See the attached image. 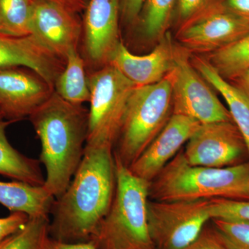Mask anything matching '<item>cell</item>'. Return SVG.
Wrapping results in <instances>:
<instances>
[{"label": "cell", "instance_id": "1", "mask_svg": "<svg viewBox=\"0 0 249 249\" xmlns=\"http://www.w3.org/2000/svg\"><path fill=\"white\" fill-rule=\"evenodd\" d=\"M115 188L113 147L85 145L68 188L54 201L49 237L71 243L90 242L110 209Z\"/></svg>", "mask_w": 249, "mask_h": 249}, {"label": "cell", "instance_id": "2", "mask_svg": "<svg viewBox=\"0 0 249 249\" xmlns=\"http://www.w3.org/2000/svg\"><path fill=\"white\" fill-rule=\"evenodd\" d=\"M29 118L41 142L44 188L57 199L68 188L84 156L88 111L67 102L53 91Z\"/></svg>", "mask_w": 249, "mask_h": 249}, {"label": "cell", "instance_id": "3", "mask_svg": "<svg viewBox=\"0 0 249 249\" xmlns=\"http://www.w3.org/2000/svg\"><path fill=\"white\" fill-rule=\"evenodd\" d=\"M150 196L163 201L249 199V163L225 168L196 166L180 151L150 182Z\"/></svg>", "mask_w": 249, "mask_h": 249}, {"label": "cell", "instance_id": "4", "mask_svg": "<svg viewBox=\"0 0 249 249\" xmlns=\"http://www.w3.org/2000/svg\"><path fill=\"white\" fill-rule=\"evenodd\" d=\"M115 160L116 188L107 214L90 242L98 249H156L149 232L150 182Z\"/></svg>", "mask_w": 249, "mask_h": 249}, {"label": "cell", "instance_id": "5", "mask_svg": "<svg viewBox=\"0 0 249 249\" xmlns=\"http://www.w3.org/2000/svg\"><path fill=\"white\" fill-rule=\"evenodd\" d=\"M172 115L171 72L155 84L136 87L114 143V158L129 168L164 128Z\"/></svg>", "mask_w": 249, "mask_h": 249}, {"label": "cell", "instance_id": "6", "mask_svg": "<svg viewBox=\"0 0 249 249\" xmlns=\"http://www.w3.org/2000/svg\"><path fill=\"white\" fill-rule=\"evenodd\" d=\"M90 108L86 145L114 147L136 85L107 64L89 78Z\"/></svg>", "mask_w": 249, "mask_h": 249}, {"label": "cell", "instance_id": "7", "mask_svg": "<svg viewBox=\"0 0 249 249\" xmlns=\"http://www.w3.org/2000/svg\"><path fill=\"white\" fill-rule=\"evenodd\" d=\"M210 202L149 200L147 222L156 249H181L191 243L211 219Z\"/></svg>", "mask_w": 249, "mask_h": 249}, {"label": "cell", "instance_id": "8", "mask_svg": "<svg viewBox=\"0 0 249 249\" xmlns=\"http://www.w3.org/2000/svg\"><path fill=\"white\" fill-rule=\"evenodd\" d=\"M173 78V114L200 124L232 121L229 109L192 64L191 53L178 43Z\"/></svg>", "mask_w": 249, "mask_h": 249}, {"label": "cell", "instance_id": "9", "mask_svg": "<svg viewBox=\"0 0 249 249\" xmlns=\"http://www.w3.org/2000/svg\"><path fill=\"white\" fill-rule=\"evenodd\" d=\"M249 35V20L226 11L215 2L178 27V44L190 53H213Z\"/></svg>", "mask_w": 249, "mask_h": 249}, {"label": "cell", "instance_id": "10", "mask_svg": "<svg viewBox=\"0 0 249 249\" xmlns=\"http://www.w3.org/2000/svg\"><path fill=\"white\" fill-rule=\"evenodd\" d=\"M247 150L233 121L201 124L183 152L189 164L208 168L231 166Z\"/></svg>", "mask_w": 249, "mask_h": 249}, {"label": "cell", "instance_id": "11", "mask_svg": "<svg viewBox=\"0 0 249 249\" xmlns=\"http://www.w3.org/2000/svg\"><path fill=\"white\" fill-rule=\"evenodd\" d=\"M80 24L66 7L55 0H34L30 35L49 52L65 60L67 53L77 48Z\"/></svg>", "mask_w": 249, "mask_h": 249}, {"label": "cell", "instance_id": "12", "mask_svg": "<svg viewBox=\"0 0 249 249\" xmlns=\"http://www.w3.org/2000/svg\"><path fill=\"white\" fill-rule=\"evenodd\" d=\"M53 92L45 80L30 70H0V110L7 120L14 123L29 117Z\"/></svg>", "mask_w": 249, "mask_h": 249}, {"label": "cell", "instance_id": "13", "mask_svg": "<svg viewBox=\"0 0 249 249\" xmlns=\"http://www.w3.org/2000/svg\"><path fill=\"white\" fill-rule=\"evenodd\" d=\"M178 43L174 42L169 32L162 37L155 49L146 55L131 53L124 42L111 54L108 64L137 87L155 84L163 80L175 67Z\"/></svg>", "mask_w": 249, "mask_h": 249}, {"label": "cell", "instance_id": "14", "mask_svg": "<svg viewBox=\"0 0 249 249\" xmlns=\"http://www.w3.org/2000/svg\"><path fill=\"white\" fill-rule=\"evenodd\" d=\"M200 124L191 118L173 114L164 128L129 167V170L136 176L151 182Z\"/></svg>", "mask_w": 249, "mask_h": 249}, {"label": "cell", "instance_id": "15", "mask_svg": "<svg viewBox=\"0 0 249 249\" xmlns=\"http://www.w3.org/2000/svg\"><path fill=\"white\" fill-rule=\"evenodd\" d=\"M120 0H90L85 19V46L90 60L107 65L121 40L119 20Z\"/></svg>", "mask_w": 249, "mask_h": 249}, {"label": "cell", "instance_id": "16", "mask_svg": "<svg viewBox=\"0 0 249 249\" xmlns=\"http://www.w3.org/2000/svg\"><path fill=\"white\" fill-rule=\"evenodd\" d=\"M61 60L32 36L13 37L0 34V70L25 67L53 89L55 80L64 69Z\"/></svg>", "mask_w": 249, "mask_h": 249}, {"label": "cell", "instance_id": "17", "mask_svg": "<svg viewBox=\"0 0 249 249\" xmlns=\"http://www.w3.org/2000/svg\"><path fill=\"white\" fill-rule=\"evenodd\" d=\"M193 66L214 89L224 98L229 106L232 121L237 126L247 145L249 155V101L241 91L222 78L207 59L200 55L191 54Z\"/></svg>", "mask_w": 249, "mask_h": 249}, {"label": "cell", "instance_id": "18", "mask_svg": "<svg viewBox=\"0 0 249 249\" xmlns=\"http://www.w3.org/2000/svg\"><path fill=\"white\" fill-rule=\"evenodd\" d=\"M55 199L43 186L0 181V204L11 213H23L29 218L50 217Z\"/></svg>", "mask_w": 249, "mask_h": 249}, {"label": "cell", "instance_id": "19", "mask_svg": "<svg viewBox=\"0 0 249 249\" xmlns=\"http://www.w3.org/2000/svg\"><path fill=\"white\" fill-rule=\"evenodd\" d=\"M13 123L0 110V175L33 186H43L45 178L40 160L23 155L8 140L6 128Z\"/></svg>", "mask_w": 249, "mask_h": 249}, {"label": "cell", "instance_id": "20", "mask_svg": "<svg viewBox=\"0 0 249 249\" xmlns=\"http://www.w3.org/2000/svg\"><path fill=\"white\" fill-rule=\"evenodd\" d=\"M53 91L67 102L76 106L89 101V78L85 73L84 60L77 48L65 57V65L54 83Z\"/></svg>", "mask_w": 249, "mask_h": 249}, {"label": "cell", "instance_id": "21", "mask_svg": "<svg viewBox=\"0 0 249 249\" xmlns=\"http://www.w3.org/2000/svg\"><path fill=\"white\" fill-rule=\"evenodd\" d=\"M178 0H145L140 16V29L147 40L160 41L168 33Z\"/></svg>", "mask_w": 249, "mask_h": 249}, {"label": "cell", "instance_id": "22", "mask_svg": "<svg viewBox=\"0 0 249 249\" xmlns=\"http://www.w3.org/2000/svg\"><path fill=\"white\" fill-rule=\"evenodd\" d=\"M206 58L222 78L228 81L233 79L249 68V35Z\"/></svg>", "mask_w": 249, "mask_h": 249}, {"label": "cell", "instance_id": "23", "mask_svg": "<svg viewBox=\"0 0 249 249\" xmlns=\"http://www.w3.org/2000/svg\"><path fill=\"white\" fill-rule=\"evenodd\" d=\"M34 0H0V34L13 37L30 35Z\"/></svg>", "mask_w": 249, "mask_h": 249}, {"label": "cell", "instance_id": "24", "mask_svg": "<svg viewBox=\"0 0 249 249\" xmlns=\"http://www.w3.org/2000/svg\"><path fill=\"white\" fill-rule=\"evenodd\" d=\"M50 217L29 218L20 229L0 245V249H45Z\"/></svg>", "mask_w": 249, "mask_h": 249}, {"label": "cell", "instance_id": "25", "mask_svg": "<svg viewBox=\"0 0 249 249\" xmlns=\"http://www.w3.org/2000/svg\"><path fill=\"white\" fill-rule=\"evenodd\" d=\"M214 232L228 249H249V222L212 219Z\"/></svg>", "mask_w": 249, "mask_h": 249}, {"label": "cell", "instance_id": "26", "mask_svg": "<svg viewBox=\"0 0 249 249\" xmlns=\"http://www.w3.org/2000/svg\"><path fill=\"white\" fill-rule=\"evenodd\" d=\"M212 219H235L249 222V199L214 198L210 202Z\"/></svg>", "mask_w": 249, "mask_h": 249}, {"label": "cell", "instance_id": "27", "mask_svg": "<svg viewBox=\"0 0 249 249\" xmlns=\"http://www.w3.org/2000/svg\"><path fill=\"white\" fill-rule=\"evenodd\" d=\"M216 0H178L175 17L178 28L194 19Z\"/></svg>", "mask_w": 249, "mask_h": 249}, {"label": "cell", "instance_id": "28", "mask_svg": "<svg viewBox=\"0 0 249 249\" xmlns=\"http://www.w3.org/2000/svg\"><path fill=\"white\" fill-rule=\"evenodd\" d=\"M29 219L27 214L20 212L11 213L6 217H0V245L20 229Z\"/></svg>", "mask_w": 249, "mask_h": 249}, {"label": "cell", "instance_id": "29", "mask_svg": "<svg viewBox=\"0 0 249 249\" xmlns=\"http://www.w3.org/2000/svg\"><path fill=\"white\" fill-rule=\"evenodd\" d=\"M181 249H228L213 229H204L191 243Z\"/></svg>", "mask_w": 249, "mask_h": 249}, {"label": "cell", "instance_id": "30", "mask_svg": "<svg viewBox=\"0 0 249 249\" xmlns=\"http://www.w3.org/2000/svg\"><path fill=\"white\" fill-rule=\"evenodd\" d=\"M145 0H120L121 12L124 20L134 22L138 19Z\"/></svg>", "mask_w": 249, "mask_h": 249}, {"label": "cell", "instance_id": "31", "mask_svg": "<svg viewBox=\"0 0 249 249\" xmlns=\"http://www.w3.org/2000/svg\"><path fill=\"white\" fill-rule=\"evenodd\" d=\"M221 8L249 20V0H216Z\"/></svg>", "mask_w": 249, "mask_h": 249}, {"label": "cell", "instance_id": "32", "mask_svg": "<svg viewBox=\"0 0 249 249\" xmlns=\"http://www.w3.org/2000/svg\"><path fill=\"white\" fill-rule=\"evenodd\" d=\"M45 249H98L92 242H61L49 237L46 241Z\"/></svg>", "mask_w": 249, "mask_h": 249}, {"label": "cell", "instance_id": "33", "mask_svg": "<svg viewBox=\"0 0 249 249\" xmlns=\"http://www.w3.org/2000/svg\"><path fill=\"white\" fill-rule=\"evenodd\" d=\"M229 82L243 93L249 101V68Z\"/></svg>", "mask_w": 249, "mask_h": 249}]
</instances>
